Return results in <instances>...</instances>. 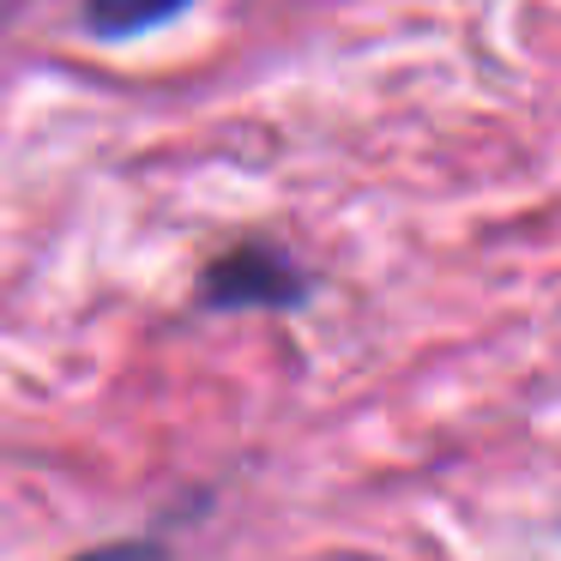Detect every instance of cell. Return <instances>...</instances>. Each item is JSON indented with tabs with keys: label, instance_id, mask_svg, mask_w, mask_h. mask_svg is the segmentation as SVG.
<instances>
[{
	"label": "cell",
	"instance_id": "obj_3",
	"mask_svg": "<svg viewBox=\"0 0 561 561\" xmlns=\"http://www.w3.org/2000/svg\"><path fill=\"white\" fill-rule=\"evenodd\" d=\"M73 561H170V556H163V543H151V537H122V543H98Z\"/></svg>",
	"mask_w": 561,
	"mask_h": 561
},
{
	"label": "cell",
	"instance_id": "obj_2",
	"mask_svg": "<svg viewBox=\"0 0 561 561\" xmlns=\"http://www.w3.org/2000/svg\"><path fill=\"white\" fill-rule=\"evenodd\" d=\"M187 7H194V0H85L79 25L98 43H139V37H151V31L175 25Z\"/></svg>",
	"mask_w": 561,
	"mask_h": 561
},
{
	"label": "cell",
	"instance_id": "obj_1",
	"mask_svg": "<svg viewBox=\"0 0 561 561\" xmlns=\"http://www.w3.org/2000/svg\"><path fill=\"white\" fill-rule=\"evenodd\" d=\"M308 272L296 266L284 248L272 242H242L218 254L194 284V302L211 314H236V308H302L308 302Z\"/></svg>",
	"mask_w": 561,
	"mask_h": 561
}]
</instances>
